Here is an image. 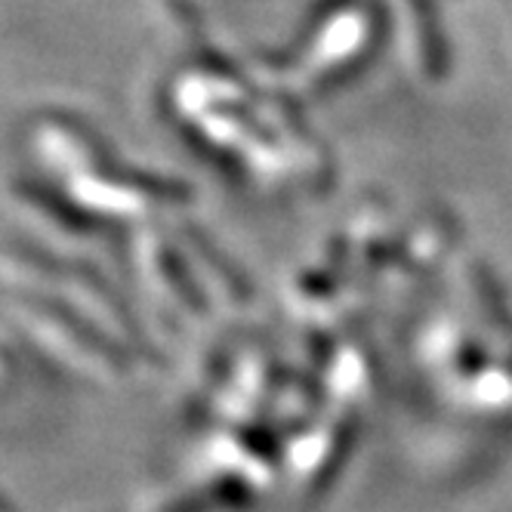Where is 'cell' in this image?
Here are the masks:
<instances>
[{
    "label": "cell",
    "mask_w": 512,
    "mask_h": 512,
    "mask_svg": "<svg viewBox=\"0 0 512 512\" xmlns=\"http://www.w3.org/2000/svg\"><path fill=\"white\" fill-rule=\"evenodd\" d=\"M7 361H10V358H7L4 352H0V377H4V374H7Z\"/></svg>",
    "instance_id": "obj_1"
},
{
    "label": "cell",
    "mask_w": 512,
    "mask_h": 512,
    "mask_svg": "<svg viewBox=\"0 0 512 512\" xmlns=\"http://www.w3.org/2000/svg\"><path fill=\"white\" fill-rule=\"evenodd\" d=\"M0 512H13V509H10V506H7L4 500H0Z\"/></svg>",
    "instance_id": "obj_2"
}]
</instances>
